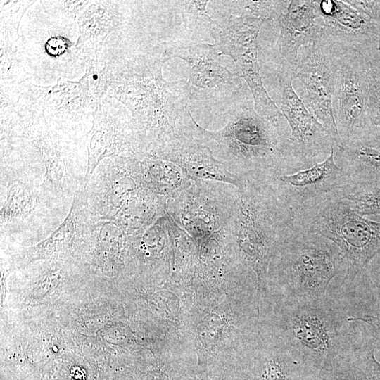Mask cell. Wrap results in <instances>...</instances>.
Returning <instances> with one entry per match:
<instances>
[{"label":"cell","mask_w":380,"mask_h":380,"mask_svg":"<svg viewBox=\"0 0 380 380\" xmlns=\"http://www.w3.org/2000/svg\"><path fill=\"white\" fill-rule=\"evenodd\" d=\"M294 220L298 227L334 242L354 274L380 252V222L362 217L344 199L297 213Z\"/></svg>","instance_id":"277c9868"},{"label":"cell","mask_w":380,"mask_h":380,"mask_svg":"<svg viewBox=\"0 0 380 380\" xmlns=\"http://www.w3.org/2000/svg\"><path fill=\"white\" fill-rule=\"evenodd\" d=\"M324 26L323 34L330 40L354 49L365 57L380 47L377 24L345 0H317Z\"/></svg>","instance_id":"7c38bea8"},{"label":"cell","mask_w":380,"mask_h":380,"mask_svg":"<svg viewBox=\"0 0 380 380\" xmlns=\"http://www.w3.org/2000/svg\"><path fill=\"white\" fill-rule=\"evenodd\" d=\"M167 54L170 59L179 58L188 64L189 78L182 87L188 106H231L245 91L242 79L228 69L214 44L175 43L167 47Z\"/></svg>","instance_id":"8992f818"},{"label":"cell","mask_w":380,"mask_h":380,"mask_svg":"<svg viewBox=\"0 0 380 380\" xmlns=\"http://www.w3.org/2000/svg\"><path fill=\"white\" fill-rule=\"evenodd\" d=\"M362 297L372 315L380 320V252L358 274Z\"/></svg>","instance_id":"9a60e30c"},{"label":"cell","mask_w":380,"mask_h":380,"mask_svg":"<svg viewBox=\"0 0 380 380\" xmlns=\"http://www.w3.org/2000/svg\"><path fill=\"white\" fill-rule=\"evenodd\" d=\"M272 25L279 28L272 49L277 75L294 73L300 48L315 41L323 30L324 23L318 1H290L286 9Z\"/></svg>","instance_id":"8fae6325"},{"label":"cell","mask_w":380,"mask_h":380,"mask_svg":"<svg viewBox=\"0 0 380 380\" xmlns=\"http://www.w3.org/2000/svg\"><path fill=\"white\" fill-rule=\"evenodd\" d=\"M330 42L334 75L332 108L343 144L376 127L369 108V62L358 51Z\"/></svg>","instance_id":"5b68a950"},{"label":"cell","mask_w":380,"mask_h":380,"mask_svg":"<svg viewBox=\"0 0 380 380\" xmlns=\"http://www.w3.org/2000/svg\"><path fill=\"white\" fill-rule=\"evenodd\" d=\"M264 23L253 15H232L221 24L214 20L210 35L220 53L234 61L236 73L247 83L255 111L274 123L282 124L286 119L263 84L258 61V35Z\"/></svg>","instance_id":"52a82bcc"},{"label":"cell","mask_w":380,"mask_h":380,"mask_svg":"<svg viewBox=\"0 0 380 380\" xmlns=\"http://www.w3.org/2000/svg\"><path fill=\"white\" fill-rule=\"evenodd\" d=\"M334 151L336 165L349 177L356 191L380 187L379 127L334 148Z\"/></svg>","instance_id":"5bb4252c"},{"label":"cell","mask_w":380,"mask_h":380,"mask_svg":"<svg viewBox=\"0 0 380 380\" xmlns=\"http://www.w3.org/2000/svg\"><path fill=\"white\" fill-rule=\"evenodd\" d=\"M343 199L361 216L380 215V187L357 191Z\"/></svg>","instance_id":"d6986e66"},{"label":"cell","mask_w":380,"mask_h":380,"mask_svg":"<svg viewBox=\"0 0 380 380\" xmlns=\"http://www.w3.org/2000/svg\"><path fill=\"white\" fill-rule=\"evenodd\" d=\"M29 205L30 200L26 191L20 186L12 187L7 199V210L10 213L20 214L26 211Z\"/></svg>","instance_id":"ffe728a7"},{"label":"cell","mask_w":380,"mask_h":380,"mask_svg":"<svg viewBox=\"0 0 380 380\" xmlns=\"http://www.w3.org/2000/svg\"><path fill=\"white\" fill-rule=\"evenodd\" d=\"M363 313L349 280L339 276L323 298L279 297L273 316L275 337L307 368L351 367L369 338L364 323L353 321Z\"/></svg>","instance_id":"6da1fadb"},{"label":"cell","mask_w":380,"mask_h":380,"mask_svg":"<svg viewBox=\"0 0 380 380\" xmlns=\"http://www.w3.org/2000/svg\"><path fill=\"white\" fill-rule=\"evenodd\" d=\"M333 68L330 40L322 33L300 48L292 86L310 113L327 130L336 146L342 142L332 108Z\"/></svg>","instance_id":"9c48e42d"},{"label":"cell","mask_w":380,"mask_h":380,"mask_svg":"<svg viewBox=\"0 0 380 380\" xmlns=\"http://www.w3.org/2000/svg\"><path fill=\"white\" fill-rule=\"evenodd\" d=\"M159 157L177 166L190 179H209L232 184L238 189L247 182L232 173L227 163L215 157L208 144L193 133H186L170 142Z\"/></svg>","instance_id":"4fadbf2b"},{"label":"cell","mask_w":380,"mask_h":380,"mask_svg":"<svg viewBox=\"0 0 380 380\" xmlns=\"http://www.w3.org/2000/svg\"><path fill=\"white\" fill-rule=\"evenodd\" d=\"M268 267L279 297L298 300L323 298L337 277L351 272L334 242L295 223L275 248Z\"/></svg>","instance_id":"3957f363"},{"label":"cell","mask_w":380,"mask_h":380,"mask_svg":"<svg viewBox=\"0 0 380 380\" xmlns=\"http://www.w3.org/2000/svg\"><path fill=\"white\" fill-rule=\"evenodd\" d=\"M365 58L369 62V108L374 125L380 128V51Z\"/></svg>","instance_id":"ac0fdd59"},{"label":"cell","mask_w":380,"mask_h":380,"mask_svg":"<svg viewBox=\"0 0 380 380\" xmlns=\"http://www.w3.org/2000/svg\"><path fill=\"white\" fill-rule=\"evenodd\" d=\"M292 213L343 199L356 191L346 173L334 160V146L324 161L292 174H283L267 182Z\"/></svg>","instance_id":"ba28073f"},{"label":"cell","mask_w":380,"mask_h":380,"mask_svg":"<svg viewBox=\"0 0 380 380\" xmlns=\"http://www.w3.org/2000/svg\"><path fill=\"white\" fill-rule=\"evenodd\" d=\"M294 73L277 76L280 110L290 128L291 154L298 172L324 161L336 144L327 130L310 113L292 86Z\"/></svg>","instance_id":"30bf717a"},{"label":"cell","mask_w":380,"mask_h":380,"mask_svg":"<svg viewBox=\"0 0 380 380\" xmlns=\"http://www.w3.org/2000/svg\"><path fill=\"white\" fill-rule=\"evenodd\" d=\"M355 322H361L367 326L369 335L373 340L376 349L380 350V320L372 315L362 314L355 319Z\"/></svg>","instance_id":"7402d4cb"},{"label":"cell","mask_w":380,"mask_h":380,"mask_svg":"<svg viewBox=\"0 0 380 380\" xmlns=\"http://www.w3.org/2000/svg\"><path fill=\"white\" fill-rule=\"evenodd\" d=\"M227 125L210 131L194 121L195 137L215 143V152L229 170L247 180L267 183L283 174L296 172L291 154L288 122L274 123L255 110L246 91L227 112Z\"/></svg>","instance_id":"7a4b0ae2"},{"label":"cell","mask_w":380,"mask_h":380,"mask_svg":"<svg viewBox=\"0 0 380 380\" xmlns=\"http://www.w3.org/2000/svg\"><path fill=\"white\" fill-rule=\"evenodd\" d=\"M241 10V14L253 15L265 23H274L284 12L290 1H233Z\"/></svg>","instance_id":"e0dca14e"},{"label":"cell","mask_w":380,"mask_h":380,"mask_svg":"<svg viewBox=\"0 0 380 380\" xmlns=\"http://www.w3.org/2000/svg\"><path fill=\"white\" fill-rule=\"evenodd\" d=\"M345 1L374 20L378 25L380 33V1ZM378 51H380V47Z\"/></svg>","instance_id":"44dd1931"},{"label":"cell","mask_w":380,"mask_h":380,"mask_svg":"<svg viewBox=\"0 0 380 380\" xmlns=\"http://www.w3.org/2000/svg\"><path fill=\"white\" fill-rule=\"evenodd\" d=\"M209 1H173L174 5L186 25L195 30H205L210 34L214 22L207 11Z\"/></svg>","instance_id":"2e32d148"}]
</instances>
